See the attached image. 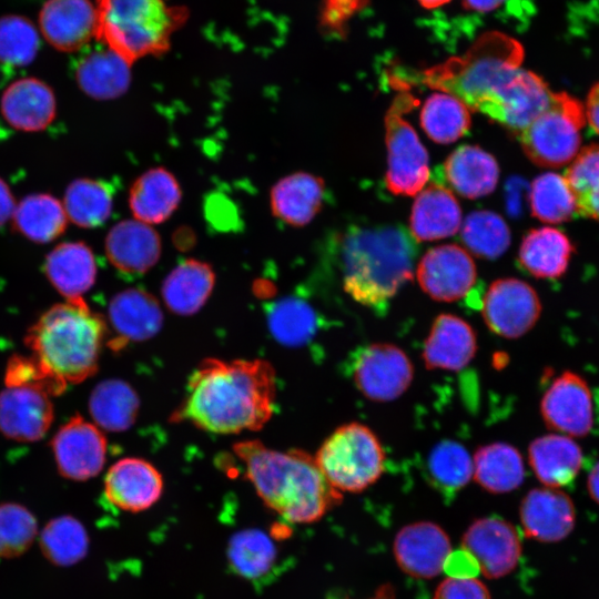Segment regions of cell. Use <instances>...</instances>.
<instances>
[{
  "mask_svg": "<svg viewBox=\"0 0 599 599\" xmlns=\"http://www.w3.org/2000/svg\"><path fill=\"white\" fill-rule=\"evenodd\" d=\"M275 372L263 359L203 361L172 420L215 434L258 430L274 412Z\"/></svg>",
  "mask_w": 599,
  "mask_h": 599,
  "instance_id": "1",
  "label": "cell"
},
{
  "mask_svg": "<svg viewBox=\"0 0 599 599\" xmlns=\"http://www.w3.org/2000/svg\"><path fill=\"white\" fill-rule=\"evenodd\" d=\"M13 224L18 232L35 243H49L65 230L68 216L63 204L45 193L30 194L14 209Z\"/></svg>",
  "mask_w": 599,
  "mask_h": 599,
  "instance_id": "37",
  "label": "cell"
},
{
  "mask_svg": "<svg viewBox=\"0 0 599 599\" xmlns=\"http://www.w3.org/2000/svg\"><path fill=\"white\" fill-rule=\"evenodd\" d=\"M528 459L534 474L545 487L560 488L573 481L579 474L582 453L569 436L548 434L530 443Z\"/></svg>",
  "mask_w": 599,
  "mask_h": 599,
  "instance_id": "29",
  "label": "cell"
},
{
  "mask_svg": "<svg viewBox=\"0 0 599 599\" xmlns=\"http://www.w3.org/2000/svg\"><path fill=\"white\" fill-rule=\"evenodd\" d=\"M398 91L385 115V183L394 194L414 195L424 189L429 179L428 154L414 128L404 118L417 104V100L408 90Z\"/></svg>",
  "mask_w": 599,
  "mask_h": 599,
  "instance_id": "9",
  "label": "cell"
},
{
  "mask_svg": "<svg viewBox=\"0 0 599 599\" xmlns=\"http://www.w3.org/2000/svg\"><path fill=\"white\" fill-rule=\"evenodd\" d=\"M105 254L116 270L142 274L158 262L161 240L149 224L135 219L121 221L106 235Z\"/></svg>",
  "mask_w": 599,
  "mask_h": 599,
  "instance_id": "25",
  "label": "cell"
},
{
  "mask_svg": "<svg viewBox=\"0 0 599 599\" xmlns=\"http://www.w3.org/2000/svg\"><path fill=\"white\" fill-rule=\"evenodd\" d=\"M583 108L586 121L591 129L599 134V82L590 88Z\"/></svg>",
  "mask_w": 599,
  "mask_h": 599,
  "instance_id": "53",
  "label": "cell"
},
{
  "mask_svg": "<svg viewBox=\"0 0 599 599\" xmlns=\"http://www.w3.org/2000/svg\"><path fill=\"white\" fill-rule=\"evenodd\" d=\"M368 599H396V595L392 585L384 583L379 586L375 593Z\"/></svg>",
  "mask_w": 599,
  "mask_h": 599,
  "instance_id": "57",
  "label": "cell"
},
{
  "mask_svg": "<svg viewBox=\"0 0 599 599\" xmlns=\"http://www.w3.org/2000/svg\"><path fill=\"white\" fill-rule=\"evenodd\" d=\"M385 451L374 432L357 422L336 428L322 444L315 459L338 491L361 493L384 473Z\"/></svg>",
  "mask_w": 599,
  "mask_h": 599,
  "instance_id": "7",
  "label": "cell"
},
{
  "mask_svg": "<svg viewBox=\"0 0 599 599\" xmlns=\"http://www.w3.org/2000/svg\"><path fill=\"white\" fill-rule=\"evenodd\" d=\"M108 317L116 334L109 345L115 351L128 342H142L153 337L163 323V314L155 297L140 288H128L118 293L109 304Z\"/></svg>",
  "mask_w": 599,
  "mask_h": 599,
  "instance_id": "22",
  "label": "cell"
},
{
  "mask_svg": "<svg viewBox=\"0 0 599 599\" xmlns=\"http://www.w3.org/2000/svg\"><path fill=\"white\" fill-rule=\"evenodd\" d=\"M444 570L453 577H475L476 572H479L476 561L463 549L450 554Z\"/></svg>",
  "mask_w": 599,
  "mask_h": 599,
  "instance_id": "52",
  "label": "cell"
},
{
  "mask_svg": "<svg viewBox=\"0 0 599 599\" xmlns=\"http://www.w3.org/2000/svg\"><path fill=\"white\" fill-rule=\"evenodd\" d=\"M181 201V189L172 173L155 167L141 174L132 184L129 205L135 220L159 224L167 220Z\"/></svg>",
  "mask_w": 599,
  "mask_h": 599,
  "instance_id": "32",
  "label": "cell"
},
{
  "mask_svg": "<svg viewBox=\"0 0 599 599\" xmlns=\"http://www.w3.org/2000/svg\"><path fill=\"white\" fill-rule=\"evenodd\" d=\"M554 93L541 77L519 67L498 92L489 118L518 136L548 106Z\"/></svg>",
  "mask_w": 599,
  "mask_h": 599,
  "instance_id": "17",
  "label": "cell"
},
{
  "mask_svg": "<svg viewBox=\"0 0 599 599\" xmlns=\"http://www.w3.org/2000/svg\"><path fill=\"white\" fill-rule=\"evenodd\" d=\"M139 397L134 389L121 379H105L91 392L89 412L94 424L108 432H123L135 422Z\"/></svg>",
  "mask_w": 599,
  "mask_h": 599,
  "instance_id": "36",
  "label": "cell"
},
{
  "mask_svg": "<svg viewBox=\"0 0 599 599\" xmlns=\"http://www.w3.org/2000/svg\"><path fill=\"white\" fill-rule=\"evenodd\" d=\"M505 1L506 0H463V4L468 10L488 12L495 10Z\"/></svg>",
  "mask_w": 599,
  "mask_h": 599,
  "instance_id": "55",
  "label": "cell"
},
{
  "mask_svg": "<svg viewBox=\"0 0 599 599\" xmlns=\"http://www.w3.org/2000/svg\"><path fill=\"white\" fill-rule=\"evenodd\" d=\"M526 537L540 542H558L570 535L576 524L571 498L559 488H534L519 508Z\"/></svg>",
  "mask_w": 599,
  "mask_h": 599,
  "instance_id": "20",
  "label": "cell"
},
{
  "mask_svg": "<svg viewBox=\"0 0 599 599\" xmlns=\"http://www.w3.org/2000/svg\"><path fill=\"white\" fill-rule=\"evenodd\" d=\"M468 106L456 97L436 92L430 94L420 111V125L427 136L439 144L461 138L470 126Z\"/></svg>",
  "mask_w": 599,
  "mask_h": 599,
  "instance_id": "39",
  "label": "cell"
},
{
  "mask_svg": "<svg viewBox=\"0 0 599 599\" xmlns=\"http://www.w3.org/2000/svg\"><path fill=\"white\" fill-rule=\"evenodd\" d=\"M68 220L80 227L103 224L112 211V191L103 182L79 179L69 184L63 199Z\"/></svg>",
  "mask_w": 599,
  "mask_h": 599,
  "instance_id": "41",
  "label": "cell"
},
{
  "mask_svg": "<svg viewBox=\"0 0 599 599\" xmlns=\"http://www.w3.org/2000/svg\"><path fill=\"white\" fill-rule=\"evenodd\" d=\"M54 419L51 397L29 387L0 392V433L12 440L33 443L44 437Z\"/></svg>",
  "mask_w": 599,
  "mask_h": 599,
  "instance_id": "18",
  "label": "cell"
},
{
  "mask_svg": "<svg viewBox=\"0 0 599 599\" xmlns=\"http://www.w3.org/2000/svg\"><path fill=\"white\" fill-rule=\"evenodd\" d=\"M214 282V272L207 263L189 258L181 262L165 277L162 297L173 313L192 315L205 304L213 291Z\"/></svg>",
  "mask_w": 599,
  "mask_h": 599,
  "instance_id": "33",
  "label": "cell"
},
{
  "mask_svg": "<svg viewBox=\"0 0 599 599\" xmlns=\"http://www.w3.org/2000/svg\"><path fill=\"white\" fill-rule=\"evenodd\" d=\"M477 351L473 327L455 314H439L424 343L423 361L428 369L457 372L465 368Z\"/></svg>",
  "mask_w": 599,
  "mask_h": 599,
  "instance_id": "23",
  "label": "cell"
},
{
  "mask_svg": "<svg viewBox=\"0 0 599 599\" xmlns=\"http://www.w3.org/2000/svg\"><path fill=\"white\" fill-rule=\"evenodd\" d=\"M97 271L93 252L82 242L57 245L44 262L47 278L65 300L83 298L95 282Z\"/></svg>",
  "mask_w": 599,
  "mask_h": 599,
  "instance_id": "26",
  "label": "cell"
},
{
  "mask_svg": "<svg viewBox=\"0 0 599 599\" xmlns=\"http://www.w3.org/2000/svg\"><path fill=\"white\" fill-rule=\"evenodd\" d=\"M433 599H491L487 587L475 577L444 579L436 588Z\"/></svg>",
  "mask_w": 599,
  "mask_h": 599,
  "instance_id": "51",
  "label": "cell"
},
{
  "mask_svg": "<svg viewBox=\"0 0 599 599\" xmlns=\"http://www.w3.org/2000/svg\"><path fill=\"white\" fill-rule=\"evenodd\" d=\"M564 177L573 196L577 212L599 221V144H589L568 164Z\"/></svg>",
  "mask_w": 599,
  "mask_h": 599,
  "instance_id": "43",
  "label": "cell"
},
{
  "mask_svg": "<svg viewBox=\"0 0 599 599\" xmlns=\"http://www.w3.org/2000/svg\"><path fill=\"white\" fill-rule=\"evenodd\" d=\"M461 241L474 255L495 260L510 244V231L504 219L491 211H475L464 221Z\"/></svg>",
  "mask_w": 599,
  "mask_h": 599,
  "instance_id": "45",
  "label": "cell"
},
{
  "mask_svg": "<svg viewBox=\"0 0 599 599\" xmlns=\"http://www.w3.org/2000/svg\"><path fill=\"white\" fill-rule=\"evenodd\" d=\"M524 48L514 38L490 31L461 55L417 72L392 75L398 90L422 84L451 94L468 109L489 116L496 97L512 72L521 67Z\"/></svg>",
  "mask_w": 599,
  "mask_h": 599,
  "instance_id": "4",
  "label": "cell"
},
{
  "mask_svg": "<svg viewBox=\"0 0 599 599\" xmlns=\"http://www.w3.org/2000/svg\"><path fill=\"white\" fill-rule=\"evenodd\" d=\"M95 39L131 65L161 55L186 22L187 9L166 0H95Z\"/></svg>",
  "mask_w": 599,
  "mask_h": 599,
  "instance_id": "6",
  "label": "cell"
},
{
  "mask_svg": "<svg viewBox=\"0 0 599 599\" xmlns=\"http://www.w3.org/2000/svg\"><path fill=\"white\" fill-rule=\"evenodd\" d=\"M541 304L526 282L508 277L494 281L483 298L481 313L488 328L505 338H518L537 323Z\"/></svg>",
  "mask_w": 599,
  "mask_h": 599,
  "instance_id": "11",
  "label": "cell"
},
{
  "mask_svg": "<svg viewBox=\"0 0 599 599\" xmlns=\"http://www.w3.org/2000/svg\"><path fill=\"white\" fill-rule=\"evenodd\" d=\"M276 555L274 542L260 529L236 532L227 548L232 569L251 581L260 580L272 571Z\"/></svg>",
  "mask_w": 599,
  "mask_h": 599,
  "instance_id": "42",
  "label": "cell"
},
{
  "mask_svg": "<svg viewBox=\"0 0 599 599\" xmlns=\"http://www.w3.org/2000/svg\"><path fill=\"white\" fill-rule=\"evenodd\" d=\"M59 474L69 480L85 481L104 467L106 439L101 429L81 415L63 424L51 440Z\"/></svg>",
  "mask_w": 599,
  "mask_h": 599,
  "instance_id": "12",
  "label": "cell"
},
{
  "mask_svg": "<svg viewBox=\"0 0 599 599\" xmlns=\"http://www.w3.org/2000/svg\"><path fill=\"white\" fill-rule=\"evenodd\" d=\"M264 504L293 524L319 520L342 501L315 457L301 449L273 450L258 440L233 446Z\"/></svg>",
  "mask_w": 599,
  "mask_h": 599,
  "instance_id": "2",
  "label": "cell"
},
{
  "mask_svg": "<svg viewBox=\"0 0 599 599\" xmlns=\"http://www.w3.org/2000/svg\"><path fill=\"white\" fill-rule=\"evenodd\" d=\"M531 214L541 222L558 224L577 213L571 191L564 177L554 172L538 175L529 192Z\"/></svg>",
  "mask_w": 599,
  "mask_h": 599,
  "instance_id": "44",
  "label": "cell"
},
{
  "mask_svg": "<svg viewBox=\"0 0 599 599\" xmlns=\"http://www.w3.org/2000/svg\"><path fill=\"white\" fill-rule=\"evenodd\" d=\"M585 108L567 92H555L548 106L517 136L527 158L538 166L569 164L580 151Z\"/></svg>",
  "mask_w": 599,
  "mask_h": 599,
  "instance_id": "8",
  "label": "cell"
},
{
  "mask_svg": "<svg viewBox=\"0 0 599 599\" xmlns=\"http://www.w3.org/2000/svg\"><path fill=\"white\" fill-rule=\"evenodd\" d=\"M475 480L485 490L505 494L517 489L525 479V466L519 450L498 441L479 447L474 457Z\"/></svg>",
  "mask_w": 599,
  "mask_h": 599,
  "instance_id": "34",
  "label": "cell"
},
{
  "mask_svg": "<svg viewBox=\"0 0 599 599\" xmlns=\"http://www.w3.org/2000/svg\"><path fill=\"white\" fill-rule=\"evenodd\" d=\"M587 489L591 499L599 504V461L592 467L588 475Z\"/></svg>",
  "mask_w": 599,
  "mask_h": 599,
  "instance_id": "56",
  "label": "cell"
},
{
  "mask_svg": "<svg viewBox=\"0 0 599 599\" xmlns=\"http://www.w3.org/2000/svg\"><path fill=\"white\" fill-rule=\"evenodd\" d=\"M39 43L38 30L28 18L0 17V62L12 67L29 64L37 55Z\"/></svg>",
  "mask_w": 599,
  "mask_h": 599,
  "instance_id": "48",
  "label": "cell"
},
{
  "mask_svg": "<svg viewBox=\"0 0 599 599\" xmlns=\"http://www.w3.org/2000/svg\"><path fill=\"white\" fill-rule=\"evenodd\" d=\"M131 64L105 48L90 53L77 68L80 89L97 100H111L122 95L131 82Z\"/></svg>",
  "mask_w": 599,
  "mask_h": 599,
  "instance_id": "35",
  "label": "cell"
},
{
  "mask_svg": "<svg viewBox=\"0 0 599 599\" xmlns=\"http://www.w3.org/2000/svg\"><path fill=\"white\" fill-rule=\"evenodd\" d=\"M368 0H322L319 12L321 26L333 33H343L345 24Z\"/></svg>",
  "mask_w": 599,
  "mask_h": 599,
  "instance_id": "50",
  "label": "cell"
},
{
  "mask_svg": "<svg viewBox=\"0 0 599 599\" xmlns=\"http://www.w3.org/2000/svg\"><path fill=\"white\" fill-rule=\"evenodd\" d=\"M335 244L343 288L366 307L385 308L413 278L417 245L400 225H351Z\"/></svg>",
  "mask_w": 599,
  "mask_h": 599,
  "instance_id": "3",
  "label": "cell"
},
{
  "mask_svg": "<svg viewBox=\"0 0 599 599\" xmlns=\"http://www.w3.org/2000/svg\"><path fill=\"white\" fill-rule=\"evenodd\" d=\"M443 174L456 193L474 200L495 190L499 167L495 158L479 146L463 145L445 160Z\"/></svg>",
  "mask_w": 599,
  "mask_h": 599,
  "instance_id": "30",
  "label": "cell"
},
{
  "mask_svg": "<svg viewBox=\"0 0 599 599\" xmlns=\"http://www.w3.org/2000/svg\"><path fill=\"white\" fill-rule=\"evenodd\" d=\"M6 387H29L52 396L61 395L67 383L52 374L34 355L16 354L7 363Z\"/></svg>",
  "mask_w": 599,
  "mask_h": 599,
  "instance_id": "49",
  "label": "cell"
},
{
  "mask_svg": "<svg viewBox=\"0 0 599 599\" xmlns=\"http://www.w3.org/2000/svg\"><path fill=\"white\" fill-rule=\"evenodd\" d=\"M106 331L104 318L83 298L65 300L39 316L24 344L52 374L79 384L98 370Z\"/></svg>",
  "mask_w": 599,
  "mask_h": 599,
  "instance_id": "5",
  "label": "cell"
},
{
  "mask_svg": "<svg viewBox=\"0 0 599 599\" xmlns=\"http://www.w3.org/2000/svg\"><path fill=\"white\" fill-rule=\"evenodd\" d=\"M268 326L274 337L286 345L308 342L316 332L317 317L305 302L286 298L276 303L268 314Z\"/></svg>",
  "mask_w": 599,
  "mask_h": 599,
  "instance_id": "46",
  "label": "cell"
},
{
  "mask_svg": "<svg viewBox=\"0 0 599 599\" xmlns=\"http://www.w3.org/2000/svg\"><path fill=\"white\" fill-rule=\"evenodd\" d=\"M460 223V206L447 187L430 184L417 193L409 217V233L415 241L451 236L457 233Z\"/></svg>",
  "mask_w": 599,
  "mask_h": 599,
  "instance_id": "27",
  "label": "cell"
},
{
  "mask_svg": "<svg viewBox=\"0 0 599 599\" xmlns=\"http://www.w3.org/2000/svg\"><path fill=\"white\" fill-rule=\"evenodd\" d=\"M426 474L429 483L440 493H457L474 475L473 457L458 441L441 440L427 456Z\"/></svg>",
  "mask_w": 599,
  "mask_h": 599,
  "instance_id": "40",
  "label": "cell"
},
{
  "mask_svg": "<svg viewBox=\"0 0 599 599\" xmlns=\"http://www.w3.org/2000/svg\"><path fill=\"white\" fill-rule=\"evenodd\" d=\"M393 552L405 573L429 579L444 571L451 545L440 526L432 521H417L404 526L396 534Z\"/></svg>",
  "mask_w": 599,
  "mask_h": 599,
  "instance_id": "16",
  "label": "cell"
},
{
  "mask_svg": "<svg viewBox=\"0 0 599 599\" xmlns=\"http://www.w3.org/2000/svg\"><path fill=\"white\" fill-rule=\"evenodd\" d=\"M38 542L43 557L60 567L78 564L89 550V535L85 527L70 515L49 520L39 530Z\"/></svg>",
  "mask_w": 599,
  "mask_h": 599,
  "instance_id": "38",
  "label": "cell"
},
{
  "mask_svg": "<svg viewBox=\"0 0 599 599\" xmlns=\"http://www.w3.org/2000/svg\"><path fill=\"white\" fill-rule=\"evenodd\" d=\"M419 3L426 9H434L447 3L449 0H418Z\"/></svg>",
  "mask_w": 599,
  "mask_h": 599,
  "instance_id": "58",
  "label": "cell"
},
{
  "mask_svg": "<svg viewBox=\"0 0 599 599\" xmlns=\"http://www.w3.org/2000/svg\"><path fill=\"white\" fill-rule=\"evenodd\" d=\"M461 549L476 561L479 572L488 579L510 573L521 556L517 529L507 520L486 517L475 520L465 531Z\"/></svg>",
  "mask_w": 599,
  "mask_h": 599,
  "instance_id": "13",
  "label": "cell"
},
{
  "mask_svg": "<svg viewBox=\"0 0 599 599\" xmlns=\"http://www.w3.org/2000/svg\"><path fill=\"white\" fill-rule=\"evenodd\" d=\"M540 412L548 428L566 436L582 437L592 428V394L587 382L566 370L545 392Z\"/></svg>",
  "mask_w": 599,
  "mask_h": 599,
  "instance_id": "15",
  "label": "cell"
},
{
  "mask_svg": "<svg viewBox=\"0 0 599 599\" xmlns=\"http://www.w3.org/2000/svg\"><path fill=\"white\" fill-rule=\"evenodd\" d=\"M422 290L433 300L455 302L468 294L476 283V266L467 251L456 244L430 248L416 268Z\"/></svg>",
  "mask_w": 599,
  "mask_h": 599,
  "instance_id": "14",
  "label": "cell"
},
{
  "mask_svg": "<svg viewBox=\"0 0 599 599\" xmlns=\"http://www.w3.org/2000/svg\"><path fill=\"white\" fill-rule=\"evenodd\" d=\"M39 525L26 506L0 502V558L13 559L26 554L38 539Z\"/></svg>",
  "mask_w": 599,
  "mask_h": 599,
  "instance_id": "47",
  "label": "cell"
},
{
  "mask_svg": "<svg viewBox=\"0 0 599 599\" xmlns=\"http://www.w3.org/2000/svg\"><path fill=\"white\" fill-rule=\"evenodd\" d=\"M39 29L54 49L78 51L95 38V6L91 0H47L39 12Z\"/></svg>",
  "mask_w": 599,
  "mask_h": 599,
  "instance_id": "21",
  "label": "cell"
},
{
  "mask_svg": "<svg viewBox=\"0 0 599 599\" xmlns=\"http://www.w3.org/2000/svg\"><path fill=\"white\" fill-rule=\"evenodd\" d=\"M573 246L565 233L545 226L530 230L519 247L521 267L536 278L554 280L562 276L569 265Z\"/></svg>",
  "mask_w": 599,
  "mask_h": 599,
  "instance_id": "31",
  "label": "cell"
},
{
  "mask_svg": "<svg viewBox=\"0 0 599 599\" xmlns=\"http://www.w3.org/2000/svg\"><path fill=\"white\" fill-rule=\"evenodd\" d=\"M104 495L116 509L139 512L152 507L163 491V479L149 461L128 457L113 464L104 477Z\"/></svg>",
  "mask_w": 599,
  "mask_h": 599,
  "instance_id": "19",
  "label": "cell"
},
{
  "mask_svg": "<svg viewBox=\"0 0 599 599\" xmlns=\"http://www.w3.org/2000/svg\"><path fill=\"white\" fill-rule=\"evenodd\" d=\"M414 367L406 353L389 343L365 346L356 356L353 378L368 399L385 403L402 396L410 386Z\"/></svg>",
  "mask_w": 599,
  "mask_h": 599,
  "instance_id": "10",
  "label": "cell"
},
{
  "mask_svg": "<svg viewBox=\"0 0 599 599\" xmlns=\"http://www.w3.org/2000/svg\"><path fill=\"white\" fill-rule=\"evenodd\" d=\"M0 110L12 128L35 132L45 129L57 111L52 89L37 78H22L12 82L3 92Z\"/></svg>",
  "mask_w": 599,
  "mask_h": 599,
  "instance_id": "24",
  "label": "cell"
},
{
  "mask_svg": "<svg viewBox=\"0 0 599 599\" xmlns=\"http://www.w3.org/2000/svg\"><path fill=\"white\" fill-rule=\"evenodd\" d=\"M16 205L14 197L8 184L0 179V227L3 226L9 219H12Z\"/></svg>",
  "mask_w": 599,
  "mask_h": 599,
  "instance_id": "54",
  "label": "cell"
},
{
  "mask_svg": "<svg viewBox=\"0 0 599 599\" xmlns=\"http://www.w3.org/2000/svg\"><path fill=\"white\" fill-rule=\"evenodd\" d=\"M324 181L314 174L297 172L281 179L271 191L275 217L293 226L308 224L322 209Z\"/></svg>",
  "mask_w": 599,
  "mask_h": 599,
  "instance_id": "28",
  "label": "cell"
}]
</instances>
